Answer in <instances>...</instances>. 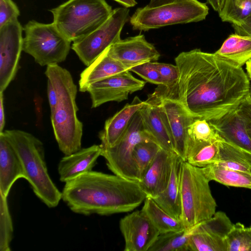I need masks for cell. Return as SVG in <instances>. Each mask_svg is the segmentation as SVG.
Masks as SVG:
<instances>
[{"label": "cell", "mask_w": 251, "mask_h": 251, "mask_svg": "<svg viewBox=\"0 0 251 251\" xmlns=\"http://www.w3.org/2000/svg\"><path fill=\"white\" fill-rule=\"evenodd\" d=\"M129 9L117 7L100 26L85 37L75 42L72 49L86 66H89L101 53L121 39L125 24L129 21Z\"/></svg>", "instance_id": "cell-10"}, {"label": "cell", "mask_w": 251, "mask_h": 251, "mask_svg": "<svg viewBox=\"0 0 251 251\" xmlns=\"http://www.w3.org/2000/svg\"><path fill=\"white\" fill-rule=\"evenodd\" d=\"M23 50L41 66L64 61L71 49V42L53 24L29 21L24 27Z\"/></svg>", "instance_id": "cell-8"}, {"label": "cell", "mask_w": 251, "mask_h": 251, "mask_svg": "<svg viewBox=\"0 0 251 251\" xmlns=\"http://www.w3.org/2000/svg\"><path fill=\"white\" fill-rule=\"evenodd\" d=\"M5 124L3 92H0V133L4 131Z\"/></svg>", "instance_id": "cell-42"}, {"label": "cell", "mask_w": 251, "mask_h": 251, "mask_svg": "<svg viewBox=\"0 0 251 251\" xmlns=\"http://www.w3.org/2000/svg\"><path fill=\"white\" fill-rule=\"evenodd\" d=\"M235 33L243 35H251V16L240 25H232Z\"/></svg>", "instance_id": "cell-41"}, {"label": "cell", "mask_w": 251, "mask_h": 251, "mask_svg": "<svg viewBox=\"0 0 251 251\" xmlns=\"http://www.w3.org/2000/svg\"><path fill=\"white\" fill-rule=\"evenodd\" d=\"M182 161L176 153H172L171 174L168 184L164 191L153 199L167 213L179 220L181 213L180 173Z\"/></svg>", "instance_id": "cell-24"}, {"label": "cell", "mask_w": 251, "mask_h": 251, "mask_svg": "<svg viewBox=\"0 0 251 251\" xmlns=\"http://www.w3.org/2000/svg\"><path fill=\"white\" fill-rule=\"evenodd\" d=\"M161 149L160 146L152 140L143 141L136 145L134 150L133 157L139 181Z\"/></svg>", "instance_id": "cell-33"}, {"label": "cell", "mask_w": 251, "mask_h": 251, "mask_svg": "<svg viewBox=\"0 0 251 251\" xmlns=\"http://www.w3.org/2000/svg\"><path fill=\"white\" fill-rule=\"evenodd\" d=\"M201 169L210 181L214 180L227 186L251 189V172L242 171L211 164Z\"/></svg>", "instance_id": "cell-26"}, {"label": "cell", "mask_w": 251, "mask_h": 251, "mask_svg": "<svg viewBox=\"0 0 251 251\" xmlns=\"http://www.w3.org/2000/svg\"><path fill=\"white\" fill-rule=\"evenodd\" d=\"M113 10L105 0H68L50 11L53 15V24L74 42L100 26Z\"/></svg>", "instance_id": "cell-5"}, {"label": "cell", "mask_w": 251, "mask_h": 251, "mask_svg": "<svg viewBox=\"0 0 251 251\" xmlns=\"http://www.w3.org/2000/svg\"><path fill=\"white\" fill-rule=\"evenodd\" d=\"M13 227L7 198L0 195V251H10Z\"/></svg>", "instance_id": "cell-35"}, {"label": "cell", "mask_w": 251, "mask_h": 251, "mask_svg": "<svg viewBox=\"0 0 251 251\" xmlns=\"http://www.w3.org/2000/svg\"><path fill=\"white\" fill-rule=\"evenodd\" d=\"M209 8L198 0H176L150 7L136 9L130 17L129 23L135 30L149 31L166 26L196 23L205 19Z\"/></svg>", "instance_id": "cell-7"}, {"label": "cell", "mask_w": 251, "mask_h": 251, "mask_svg": "<svg viewBox=\"0 0 251 251\" xmlns=\"http://www.w3.org/2000/svg\"><path fill=\"white\" fill-rule=\"evenodd\" d=\"M130 72L135 73L146 81L158 86L162 85L160 74L154 62H147L131 68Z\"/></svg>", "instance_id": "cell-37"}, {"label": "cell", "mask_w": 251, "mask_h": 251, "mask_svg": "<svg viewBox=\"0 0 251 251\" xmlns=\"http://www.w3.org/2000/svg\"><path fill=\"white\" fill-rule=\"evenodd\" d=\"M208 121L223 139L251 153V139L247 131L243 119L237 108L218 118Z\"/></svg>", "instance_id": "cell-18"}, {"label": "cell", "mask_w": 251, "mask_h": 251, "mask_svg": "<svg viewBox=\"0 0 251 251\" xmlns=\"http://www.w3.org/2000/svg\"><path fill=\"white\" fill-rule=\"evenodd\" d=\"M162 82L160 86L166 89H170L176 85L178 77L179 71L176 65L154 62Z\"/></svg>", "instance_id": "cell-36"}, {"label": "cell", "mask_w": 251, "mask_h": 251, "mask_svg": "<svg viewBox=\"0 0 251 251\" xmlns=\"http://www.w3.org/2000/svg\"><path fill=\"white\" fill-rule=\"evenodd\" d=\"M209 183L201 168L182 161L180 173V220L185 228L208 220L215 213L217 204Z\"/></svg>", "instance_id": "cell-6"}, {"label": "cell", "mask_w": 251, "mask_h": 251, "mask_svg": "<svg viewBox=\"0 0 251 251\" xmlns=\"http://www.w3.org/2000/svg\"><path fill=\"white\" fill-rule=\"evenodd\" d=\"M250 227L251 228V226Z\"/></svg>", "instance_id": "cell-48"}, {"label": "cell", "mask_w": 251, "mask_h": 251, "mask_svg": "<svg viewBox=\"0 0 251 251\" xmlns=\"http://www.w3.org/2000/svg\"><path fill=\"white\" fill-rule=\"evenodd\" d=\"M25 179L21 160L3 132L0 133V195L7 198L14 182Z\"/></svg>", "instance_id": "cell-20"}, {"label": "cell", "mask_w": 251, "mask_h": 251, "mask_svg": "<svg viewBox=\"0 0 251 251\" xmlns=\"http://www.w3.org/2000/svg\"><path fill=\"white\" fill-rule=\"evenodd\" d=\"M148 98L155 101L172 139L175 152L186 161L187 118L189 113L177 99L153 93Z\"/></svg>", "instance_id": "cell-14"}, {"label": "cell", "mask_w": 251, "mask_h": 251, "mask_svg": "<svg viewBox=\"0 0 251 251\" xmlns=\"http://www.w3.org/2000/svg\"><path fill=\"white\" fill-rule=\"evenodd\" d=\"M219 159L216 164L234 170L251 172V153L225 141L221 137L219 141Z\"/></svg>", "instance_id": "cell-29"}, {"label": "cell", "mask_w": 251, "mask_h": 251, "mask_svg": "<svg viewBox=\"0 0 251 251\" xmlns=\"http://www.w3.org/2000/svg\"><path fill=\"white\" fill-rule=\"evenodd\" d=\"M159 231L160 234L185 228L179 219L173 217L152 198L147 197L141 209Z\"/></svg>", "instance_id": "cell-28"}, {"label": "cell", "mask_w": 251, "mask_h": 251, "mask_svg": "<svg viewBox=\"0 0 251 251\" xmlns=\"http://www.w3.org/2000/svg\"><path fill=\"white\" fill-rule=\"evenodd\" d=\"M107 53L129 70L145 62H155L160 56L154 46L147 41L143 34L120 39L108 48Z\"/></svg>", "instance_id": "cell-16"}, {"label": "cell", "mask_w": 251, "mask_h": 251, "mask_svg": "<svg viewBox=\"0 0 251 251\" xmlns=\"http://www.w3.org/2000/svg\"><path fill=\"white\" fill-rule=\"evenodd\" d=\"M23 29L18 19L0 27V92H4L17 73L23 51Z\"/></svg>", "instance_id": "cell-11"}, {"label": "cell", "mask_w": 251, "mask_h": 251, "mask_svg": "<svg viewBox=\"0 0 251 251\" xmlns=\"http://www.w3.org/2000/svg\"><path fill=\"white\" fill-rule=\"evenodd\" d=\"M47 94L50 110V114L54 111L57 102L58 95L57 91L51 82L47 79Z\"/></svg>", "instance_id": "cell-40"}, {"label": "cell", "mask_w": 251, "mask_h": 251, "mask_svg": "<svg viewBox=\"0 0 251 251\" xmlns=\"http://www.w3.org/2000/svg\"><path fill=\"white\" fill-rule=\"evenodd\" d=\"M145 101L135 97L130 103L108 119L103 129L99 134L101 146L112 147L117 143L126 131L136 113L145 104Z\"/></svg>", "instance_id": "cell-21"}, {"label": "cell", "mask_w": 251, "mask_h": 251, "mask_svg": "<svg viewBox=\"0 0 251 251\" xmlns=\"http://www.w3.org/2000/svg\"><path fill=\"white\" fill-rule=\"evenodd\" d=\"M218 140L202 143L195 147L186 156V161L199 168H203L218 162L219 146Z\"/></svg>", "instance_id": "cell-32"}, {"label": "cell", "mask_w": 251, "mask_h": 251, "mask_svg": "<svg viewBox=\"0 0 251 251\" xmlns=\"http://www.w3.org/2000/svg\"><path fill=\"white\" fill-rule=\"evenodd\" d=\"M179 71L177 83L159 95L178 100L194 116L218 118L237 108L248 96L250 83L242 67L218 58L214 53L195 49L175 58Z\"/></svg>", "instance_id": "cell-1"}, {"label": "cell", "mask_w": 251, "mask_h": 251, "mask_svg": "<svg viewBox=\"0 0 251 251\" xmlns=\"http://www.w3.org/2000/svg\"><path fill=\"white\" fill-rule=\"evenodd\" d=\"M101 153L100 145H93L65 155L58 166L60 180L65 183L80 175L92 171Z\"/></svg>", "instance_id": "cell-19"}, {"label": "cell", "mask_w": 251, "mask_h": 251, "mask_svg": "<svg viewBox=\"0 0 251 251\" xmlns=\"http://www.w3.org/2000/svg\"><path fill=\"white\" fill-rule=\"evenodd\" d=\"M246 69L247 75L249 78L251 79V59L246 63Z\"/></svg>", "instance_id": "cell-46"}, {"label": "cell", "mask_w": 251, "mask_h": 251, "mask_svg": "<svg viewBox=\"0 0 251 251\" xmlns=\"http://www.w3.org/2000/svg\"><path fill=\"white\" fill-rule=\"evenodd\" d=\"M218 12L223 22L240 25L251 16V0H225Z\"/></svg>", "instance_id": "cell-31"}, {"label": "cell", "mask_w": 251, "mask_h": 251, "mask_svg": "<svg viewBox=\"0 0 251 251\" xmlns=\"http://www.w3.org/2000/svg\"><path fill=\"white\" fill-rule=\"evenodd\" d=\"M237 109L243 119L247 131L251 139V100L248 96L237 107Z\"/></svg>", "instance_id": "cell-39"}, {"label": "cell", "mask_w": 251, "mask_h": 251, "mask_svg": "<svg viewBox=\"0 0 251 251\" xmlns=\"http://www.w3.org/2000/svg\"><path fill=\"white\" fill-rule=\"evenodd\" d=\"M45 74L58 95L57 105L50 114L55 138L60 150L69 155L81 149L83 124L77 116V86L70 72L58 64L47 66Z\"/></svg>", "instance_id": "cell-3"}, {"label": "cell", "mask_w": 251, "mask_h": 251, "mask_svg": "<svg viewBox=\"0 0 251 251\" xmlns=\"http://www.w3.org/2000/svg\"><path fill=\"white\" fill-rule=\"evenodd\" d=\"M119 3L123 7L130 8L134 6L137 3L136 0H113Z\"/></svg>", "instance_id": "cell-45"}, {"label": "cell", "mask_w": 251, "mask_h": 251, "mask_svg": "<svg viewBox=\"0 0 251 251\" xmlns=\"http://www.w3.org/2000/svg\"><path fill=\"white\" fill-rule=\"evenodd\" d=\"M248 97L251 100V86L250 87V90L249 93L248 95Z\"/></svg>", "instance_id": "cell-47"}, {"label": "cell", "mask_w": 251, "mask_h": 251, "mask_svg": "<svg viewBox=\"0 0 251 251\" xmlns=\"http://www.w3.org/2000/svg\"><path fill=\"white\" fill-rule=\"evenodd\" d=\"M218 58L242 67L251 59V35H229L214 53Z\"/></svg>", "instance_id": "cell-25"}, {"label": "cell", "mask_w": 251, "mask_h": 251, "mask_svg": "<svg viewBox=\"0 0 251 251\" xmlns=\"http://www.w3.org/2000/svg\"><path fill=\"white\" fill-rule=\"evenodd\" d=\"M108 49L80 74L79 80L80 92H86L88 86L93 83L129 71L123 64L108 54Z\"/></svg>", "instance_id": "cell-23"}, {"label": "cell", "mask_w": 251, "mask_h": 251, "mask_svg": "<svg viewBox=\"0 0 251 251\" xmlns=\"http://www.w3.org/2000/svg\"><path fill=\"white\" fill-rule=\"evenodd\" d=\"M20 14L18 7L12 0H0V27L17 19Z\"/></svg>", "instance_id": "cell-38"}, {"label": "cell", "mask_w": 251, "mask_h": 251, "mask_svg": "<svg viewBox=\"0 0 251 251\" xmlns=\"http://www.w3.org/2000/svg\"><path fill=\"white\" fill-rule=\"evenodd\" d=\"M176 0H150L147 6L153 7L169 3Z\"/></svg>", "instance_id": "cell-44"}, {"label": "cell", "mask_w": 251, "mask_h": 251, "mask_svg": "<svg viewBox=\"0 0 251 251\" xmlns=\"http://www.w3.org/2000/svg\"><path fill=\"white\" fill-rule=\"evenodd\" d=\"M233 224L226 214L216 212L195 226L188 243L189 251H227L226 236Z\"/></svg>", "instance_id": "cell-13"}, {"label": "cell", "mask_w": 251, "mask_h": 251, "mask_svg": "<svg viewBox=\"0 0 251 251\" xmlns=\"http://www.w3.org/2000/svg\"><path fill=\"white\" fill-rule=\"evenodd\" d=\"M150 140L154 141L145 130L139 110L117 143L112 147L100 145L101 156L105 158L108 169L114 174L139 182L133 157L134 150L138 143Z\"/></svg>", "instance_id": "cell-9"}, {"label": "cell", "mask_w": 251, "mask_h": 251, "mask_svg": "<svg viewBox=\"0 0 251 251\" xmlns=\"http://www.w3.org/2000/svg\"><path fill=\"white\" fill-rule=\"evenodd\" d=\"M146 82L135 77L129 71L91 84L86 89L91 100V108L109 101L121 102L130 94L142 90Z\"/></svg>", "instance_id": "cell-12"}, {"label": "cell", "mask_w": 251, "mask_h": 251, "mask_svg": "<svg viewBox=\"0 0 251 251\" xmlns=\"http://www.w3.org/2000/svg\"><path fill=\"white\" fill-rule=\"evenodd\" d=\"M226 242L227 251H251V228L240 222L233 224Z\"/></svg>", "instance_id": "cell-34"}, {"label": "cell", "mask_w": 251, "mask_h": 251, "mask_svg": "<svg viewBox=\"0 0 251 251\" xmlns=\"http://www.w3.org/2000/svg\"><path fill=\"white\" fill-rule=\"evenodd\" d=\"M220 136L212 127L208 120L188 114L186 130V158L197 146L216 141Z\"/></svg>", "instance_id": "cell-27"}, {"label": "cell", "mask_w": 251, "mask_h": 251, "mask_svg": "<svg viewBox=\"0 0 251 251\" xmlns=\"http://www.w3.org/2000/svg\"><path fill=\"white\" fill-rule=\"evenodd\" d=\"M119 227L125 240V251H149L160 234L142 210L122 218Z\"/></svg>", "instance_id": "cell-15"}, {"label": "cell", "mask_w": 251, "mask_h": 251, "mask_svg": "<svg viewBox=\"0 0 251 251\" xmlns=\"http://www.w3.org/2000/svg\"><path fill=\"white\" fill-rule=\"evenodd\" d=\"M214 10L218 12L221 8L225 0H205Z\"/></svg>", "instance_id": "cell-43"}, {"label": "cell", "mask_w": 251, "mask_h": 251, "mask_svg": "<svg viewBox=\"0 0 251 251\" xmlns=\"http://www.w3.org/2000/svg\"><path fill=\"white\" fill-rule=\"evenodd\" d=\"M196 226L159 234L149 251H188L189 241Z\"/></svg>", "instance_id": "cell-30"}, {"label": "cell", "mask_w": 251, "mask_h": 251, "mask_svg": "<svg viewBox=\"0 0 251 251\" xmlns=\"http://www.w3.org/2000/svg\"><path fill=\"white\" fill-rule=\"evenodd\" d=\"M145 102L139 110L145 130L162 149L171 153L175 152L157 103L149 98Z\"/></svg>", "instance_id": "cell-22"}, {"label": "cell", "mask_w": 251, "mask_h": 251, "mask_svg": "<svg viewBox=\"0 0 251 251\" xmlns=\"http://www.w3.org/2000/svg\"><path fill=\"white\" fill-rule=\"evenodd\" d=\"M3 133L17 153L25 179L34 194L49 207L57 206L62 193L49 174L43 143L32 134L21 130H5Z\"/></svg>", "instance_id": "cell-4"}, {"label": "cell", "mask_w": 251, "mask_h": 251, "mask_svg": "<svg viewBox=\"0 0 251 251\" xmlns=\"http://www.w3.org/2000/svg\"><path fill=\"white\" fill-rule=\"evenodd\" d=\"M61 193L73 212L84 215L132 211L147 198L139 182L93 171L65 182Z\"/></svg>", "instance_id": "cell-2"}, {"label": "cell", "mask_w": 251, "mask_h": 251, "mask_svg": "<svg viewBox=\"0 0 251 251\" xmlns=\"http://www.w3.org/2000/svg\"><path fill=\"white\" fill-rule=\"evenodd\" d=\"M172 153L161 149L139 181L147 197L153 199L166 189L171 174Z\"/></svg>", "instance_id": "cell-17"}]
</instances>
